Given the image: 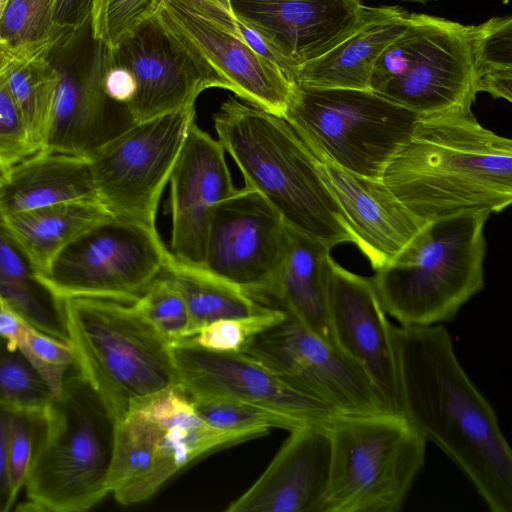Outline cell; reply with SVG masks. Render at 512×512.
Returning <instances> with one entry per match:
<instances>
[{"label":"cell","instance_id":"cell-1","mask_svg":"<svg viewBox=\"0 0 512 512\" xmlns=\"http://www.w3.org/2000/svg\"><path fill=\"white\" fill-rule=\"evenodd\" d=\"M399 410L465 474L492 512L512 511V451L441 324L394 328Z\"/></svg>","mask_w":512,"mask_h":512},{"label":"cell","instance_id":"cell-2","mask_svg":"<svg viewBox=\"0 0 512 512\" xmlns=\"http://www.w3.org/2000/svg\"><path fill=\"white\" fill-rule=\"evenodd\" d=\"M382 181L428 222L512 202V141L484 128L471 108L422 116Z\"/></svg>","mask_w":512,"mask_h":512},{"label":"cell","instance_id":"cell-3","mask_svg":"<svg viewBox=\"0 0 512 512\" xmlns=\"http://www.w3.org/2000/svg\"><path fill=\"white\" fill-rule=\"evenodd\" d=\"M217 139L255 190L290 229L330 249L354 243L319 160L282 117L229 96L213 114Z\"/></svg>","mask_w":512,"mask_h":512},{"label":"cell","instance_id":"cell-4","mask_svg":"<svg viewBox=\"0 0 512 512\" xmlns=\"http://www.w3.org/2000/svg\"><path fill=\"white\" fill-rule=\"evenodd\" d=\"M75 364L115 423L134 407L178 386L170 343L134 301L99 296L53 299Z\"/></svg>","mask_w":512,"mask_h":512},{"label":"cell","instance_id":"cell-5","mask_svg":"<svg viewBox=\"0 0 512 512\" xmlns=\"http://www.w3.org/2000/svg\"><path fill=\"white\" fill-rule=\"evenodd\" d=\"M115 421L74 364L39 417L21 511L84 512L108 495Z\"/></svg>","mask_w":512,"mask_h":512},{"label":"cell","instance_id":"cell-6","mask_svg":"<svg viewBox=\"0 0 512 512\" xmlns=\"http://www.w3.org/2000/svg\"><path fill=\"white\" fill-rule=\"evenodd\" d=\"M486 211L428 221L381 268L373 284L387 314L401 326L451 321L484 287Z\"/></svg>","mask_w":512,"mask_h":512},{"label":"cell","instance_id":"cell-7","mask_svg":"<svg viewBox=\"0 0 512 512\" xmlns=\"http://www.w3.org/2000/svg\"><path fill=\"white\" fill-rule=\"evenodd\" d=\"M491 24L410 13L406 29L378 57L369 89L420 116L471 108Z\"/></svg>","mask_w":512,"mask_h":512},{"label":"cell","instance_id":"cell-8","mask_svg":"<svg viewBox=\"0 0 512 512\" xmlns=\"http://www.w3.org/2000/svg\"><path fill=\"white\" fill-rule=\"evenodd\" d=\"M282 117L319 160L356 175L382 179L422 116L371 89L295 83Z\"/></svg>","mask_w":512,"mask_h":512},{"label":"cell","instance_id":"cell-9","mask_svg":"<svg viewBox=\"0 0 512 512\" xmlns=\"http://www.w3.org/2000/svg\"><path fill=\"white\" fill-rule=\"evenodd\" d=\"M324 512H398L424 466V437L397 413L341 416L328 428Z\"/></svg>","mask_w":512,"mask_h":512},{"label":"cell","instance_id":"cell-10","mask_svg":"<svg viewBox=\"0 0 512 512\" xmlns=\"http://www.w3.org/2000/svg\"><path fill=\"white\" fill-rule=\"evenodd\" d=\"M166 32L239 99L283 116L295 82L245 42L230 0H164Z\"/></svg>","mask_w":512,"mask_h":512},{"label":"cell","instance_id":"cell-11","mask_svg":"<svg viewBox=\"0 0 512 512\" xmlns=\"http://www.w3.org/2000/svg\"><path fill=\"white\" fill-rule=\"evenodd\" d=\"M194 119L195 105L135 123L86 156L114 219L157 230L159 202Z\"/></svg>","mask_w":512,"mask_h":512},{"label":"cell","instance_id":"cell-12","mask_svg":"<svg viewBox=\"0 0 512 512\" xmlns=\"http://www.w3.org/2000/svg\"><path fill=\"white\" fill-rule=\"evenodd\" d=\"M170 255L158 230L110 218L81 234L34 277L52 299L134 301L163 272Z\"/></svg>","mask_w":512,"mask_h":512},{"label":"cell","instance_id":"cell-13","mask_svg":"<svg viewBox=\"0 0 512 512\" xmlns=\"http://www.w3.org/2000/svg\"><path fill=\"white\" fill-rule=\"evenodd\" d=\"M239 352L340 415L394 413L354 361L286 311Z\"/></svg>","mask_w":512,"mask_h":512},{"label":"cell","instance_id":"cell-14","mask_svg":"<svg viewBox=\"0 0 512 512\" xmlns=\"http://www.w3.org/2000/svg\"><path fill=\"white\" fill-rule=\"evenodd\" d=\"M287 242L288 227L281 216L255 190L244 186L212 210L202 266L263 303Z\"/></svg>","mask_w":512,"mask_h":512},{"label":"cell","instance_id":"cell-15","mask_svg":"<svg viewBox=\"0 0 512 512\" xmlns=\"http://www.w3.org/2000/svg\"><path fill=\"white\" fill-rule=\"evenodd\" d=\"M170 350L178 386L191 398L220 396L242 401L279 416L291 430L329 428L343 416L240 352L212 351L188 341L171 343Z\"/></svg>","mask_w":512,"mask_h":512},{"label":"cell","instance_id":"cell-16","mask_svg":"<svg viewBox=\"0 0 512 512\" xmlns=\"http://www.w3.org/2000/svg\"><path fill=\"white\" fill-rule=\"evenodd\" d=\"M328 321L335 347L367 375L392 412L400 414L394 328L372 278L329 260Z\"/></svg>","mask_w":512,"mask_h":512},{"label":"cell","instance_id":"cell-17","mask_svg":"<svg viewBox=\"0 0 512 512\" xmlns=\"http://www.w3.org/2000/svg\"><path fill=\"white\" fill-rule=\"evenodd\" d=\"M110 55L112 63L134 76L136 91L128 109L135 123L193 106L207 89L226 90L166 32L156 15L110 50Z\"/></svg>","mask_w":512,"mask_h":512},{"label":"cell","instance_id":"cell-18","mask_svg":"<svg viewBox=\"0 0 512 512\" xmlns=\"http://www.w3.org/2000/svg\"><path fill=\"white\" fill-rule=\"evenodd\" d=\"M225 153L218 139L201 129L194 119L168 182L169 250L185 263L203 265L212 210L237 190Z\"/></svg>","mask_w":512,"mask_h":512},{"label":"cell","instance_id":"cell-19","mask_svg":"<svg viewBox=\"0 0 512 512\" xmlns=\"http://www.w3.org/2000/svg\"><path fill=\"white\" fill-rule=\"evenodd\" d=\"M233 11L298 68L350 34L372 7L360 0H230Z\"/></svg>","mask_w":512,"mask_h":512},{"label":"cell","instance_id":"cell-20","mask_svg":"<svg viewBox=\"0 0 512 512\" xmlns=\"http://www.w3.org/2000/svg\"><path fill=\"white\" fill-rule=\"evenodd\" d=\"M259 478L227 512H324L329 486L331 441L327 427L289 431Z\"/></svg>","mask_w":512,"mask_h":512},{"label":"cell","instance_id":"cell-21","mask_svg":"<svg viewBox=\"0 0 512 512\" xmlns=\"http://www.w3.org/2000/svg\"><path fill=\"white\" fill-rule=\"evenodd\" d=\"M319 160V159H318ZM319 170L374 270L391 261L426 223L384 184L319 160Z\"/></svg>","mask_w":512,"mask_h":512},{"label":"cell","instance_id":"cell-22","mask_svg":"<svg viewBox=\"0 0 512 512\" xmlns=\"http://www.w3.org/2000/svg\"><path fill=\"white\" fill-rule=\"evenodd\" d=\"M179 471L170 439L143 403L115 423L108 487L116 501H145Z\"/></svg>","mask_w":512,"mask_h":512},{"label":"cell","instance_id":"cell-23","mask_svg":"<svg viewBox=\"0 0 512 512\" xmlns=\"http://www.w3.org/2000/svg\"><path fill=\"white\" fill-rule=\"evenodd\" d=\"M410 12L396 6L372 7L366 18L323 55L300 65L295 83L320 88L369 89L374 65L407 27Z\"/></svg>","mask_w":512,"mask_h":512},{"label":"cell","instance_id":"cell-24","mask_svg":"<svg viewBox=\"0 0 512 512\" xmlns=\"http://www.w3.org/2000/svg\"><path fill=\"white\" fill-rule=\"evenodd\" d=\"M95 197L86 156L40 150L0 171V217Z\"/></svg>","mask_w":512,"mask_h":512},{"label":"cell","instance_id":"cell-25","mask_svg":"<svg viewBox=\"0 0 512 512\" xmlns=\"http://www.w3.org/2000/svg\"><path fill=\"white\" fill-rule=\"evenodd\" d=\"M330 250L325 244L288 227L285 256L263 303L288 312L335 347L327 309Z\"/></svg>","mask_w":512,"mask_h":512},{"label":"cell","instance_id":"cell-26","mask_svg":"<svg viewBox=\"0 0 512 512\" xmlns=\"http://www.w3.org/2000/svg\"><path fill=\"white\" fill-rule=\"evenodd\" d=\"M110 218L113 217L97 197L1 217L6 232L28 261L34 276L44 273L81 234Z\"/></svg>","mask_w":512,"mask_h":512},{"label":"cell","instance_id":"cell-27","mask_svg":"<svg viewBox=\"0 0 512 512\" xmlns=\"http://www.w3.org/2000/svg\"><path fill=\"white\" fill-rule=\"evenodd\" d=\"M163 273L172 280L186 303L190 317L186 338L214 321L250 317L273 308L203 266L185 263L172 254Z\"/></svg>","mask_w":512,"mask_h":512},{"label":"cell","instance_id":"cell-28","mask_svg":"<svg viewBox=\"0 0 512 512\" xmlns=\"http://www.w3.org/2000/svg\"><path fill=\"white\" fill-rule=\"evenodd\" d=\"M71 34L56 22L54 0H8L0 18V48L11 59L49 58Z\"/></svg>","mask_w":512,"mask_h":512},{"label":"cell","instance_id":"cell-29","mask_svg":"<svg viewBox=\"0 0 512 512\" xmlns=\"http://www.w3.org/2000/svg\"><path fill=\"white\" fill-rule=\"evenodd\" d=\"M7 82L35 152L47 141L55 105L59 72L50 58H8Z\"/></svg>","mask_w":512,"mask_h":512},{"label":"cell","instance_id":"cell-30","mask_svg":"<svg viewBox=\"0 0 512 512\" xmlns=\"http://www.w3.org/2000/svg\"><path fill=\"white\" fill-rule=\"evenodd\" d=\"M28 261L6 232L0 217V307L32 327L58 336L62 324L53 300H45Z\"/></svg>","mask_w":512,"mask_h":512},{"label":"cell","instance_id":"cell-31","mask_svg":"<svg viewBox=\"0 0 512 512\" xmlns=\"http://www.w3.org/2000/svg\"><path fill=\"white\" fill-rule=\"evenodd\" d=\"M53 398L46 382L21 351L10 348L0 337V405L42 415Z\"/></svg>","mask_w":512,"mask_h":512},{"label":"cell","instance_id":"cell-32","mask_svg":"<svg viewBox=\"0 0 512 512\" xmlns=\"http://www.w3.org/2000/svg\"><path fill=\"white\" fill-rule=\"evenodd\" d=\"M142 315L171 344L190 332V317L178 288L163 272L134 301Z\"/></svg>","mask_w":512,"mask_h":512},{"label":"cell","instance_id":"cell-33","mask_svg":"<svg viewBox=\"0 0 512 512\" xmlns=\"http://www.w3.org/2000/svg\"><path fill=\"white\" fill-rule=\"evenodd\" d=\"M164 0H94L90 29L92 37L115 49L142 23L154 17Z\"/></svg>","mask_w":512,"mask_h":512},{"label":"cell","instance_id":"cell-34","mask_svg":"<svg viewBox=\"0 0 512 512\" xmlns=\"http://www.w3.org/2000/svg\"><path fill=\"white\" fill-rule=\"evenodd\" d=\"M17 348L46 382L53 396L57 397L62 391L66 374L75 364L71 344L45 334L24 321L17 338Z\"/></svg>","mask_w":512,"mask_h":512},{"label":"cell","instance_id":"cell-35","mask_svg":"<svg viewBox=\"0 0 512 512\" xmlns=\"http://www.w3.org/2000/svg\"><path fill=\"white\" fill-rule=\"evenodd\" d=\"M200 418L213 428L227 431L291 430L279 416L257 406L228 397L211 396L191 398Z\"/></svg>","mask_w":512,"mask_h":512},{"label":"cell","instance_id":"cell-36","mask_svg":"<svg viewBox=\"0 0 512 512\" xmlns=\"http://www.w3.org/2000/svg\"><path fill=\"white\" fill-rule=\"evenodd\" d=\"M284 313V310L273 307L250 317L214 321L181 341L212 351L239 352L252 336L281 319Z\"/></svg>","mask_w":512,"mask_h":512},{"label":"cell","instance_id":"cell-37","mask_svg":"<svg viewBox=\"0 0 512 512\" xmlns=\"http://www.w3.org/2000/svg\"><path fill=\"white\" fill-rule=\"evenodd\" d=\"M7 61L0 69V171L35 153L7 82Z\"/></svg>","mask_w":512,"mask_h":512},{"label":"cell","instance_id":"cell-38","mask_svg":"<svg viewBox=\"0 0 512 512\" xmlns=\"http://www.w3.org/2000/svg\"><path fill=\"white\" fill-rule=\"evenodd\" d=\"M40 416L13 411L8 442V467L15 499L24 488L30 469Z\"/></svg>","mask_w":512,"mask_h":512},{"label":"cell","instance_id":"cell-39","mask_svg":"<svg viewBox=\"0 0 512 512\" xmlns=\"http://www.w3.org/2000/svg\"><path fill=\"white\" fill-rule=\"evenodd\" d=\"M13 410L0 405V512H8L14 506L8 467V442Z\"/></svg>","mask_w":512,"mask_h":512},{"label":"cell","instance_id":"cell-40","mask_svg":"<svg viewBox=\"0 0 512 512\" xmlns=\"http://www.w3.org/2000/svg\"><path fill=\"white\" fill-rule=\"evenodd\" d=\"M94 0H54V15L58 25L75 33L90 22Z\"/></svg>","mask_w":512,"mask_h":512},{"label":"cell","instance_id":"cell-41","mask_svg":"<svg viewBox=\"0 0 512 512\" xmlns=\"http://www.w3.org/2000/svg\"><path fill=\"white\" fill-rule=\"evenodd\" d=\"M103 83L104 90L111 100L128 107L136 91V82L126 67L112 63L111 55Z\"/></svg>","mask_w":512,"mask_h":512},{"label":"cell","instance_id":"cell-42","mask_svg":"<svg viewBox=\"0 0 512 512\" xmlns=\"http://www.w3.org/2000/svg\"><path fill=\"white\" fill-rule=\"evenodd\" d=\"M476 92H487L495 98L512 100V67L488 68L478 71Z\"/></svg>","mask_w":512,"mask_h":512},{"label":"cell","instance_id":"cell-43","mask_svg":"<svg viewBox=\"0 0 512 512\" xmlns=\"http://www.w3.org/2000/svg\"><path fill=\"white\" fill-rule=\"evenodd\" d=\"M23 322L10 309L0 307V337L4 338L12 349L17 348V338Z\"/></svg>","mask_w":512,"mask_h":512},{"label":"cell","instance_id":"cell-44","mask_svg":"<svg viewBox=\"0 0 512 512\" xmlns=\"http://www.w3.org/2000/svg\"><path fill=\"white\" fill-rule=\"evenodd\" d=\"M8 57L3 53V51L0 48V69L5 65Z\"/></svg>","mask_w":512,"mask_h":512},{"label":"cell","instance_id":"cell-45","mask_svg":"<svg viewBox=\"0 0 512 512\" xmlns=\"http://www.w3.org/2000/svg\"><path fill=\"white\" fill-rule=\"evenodd\" d=\"M8 0H0V18L2 16V13L4 11V8L6 6V3H7Z\"/></svg>","mask_w":512,"mask_h":512},{"label":"cell","instance_id":"cell-46","mask_svg":"<svg viewBox=\"0 0 512 512\" xmlns=\"http://www.w3.org/2000/svg\"><path fill=\"white\" fill-rule=\"evenodd\" d=\"M414 1H426V0H414Z\"/></svg>","mask_w":512,"mask_h":512}]
</instances>
